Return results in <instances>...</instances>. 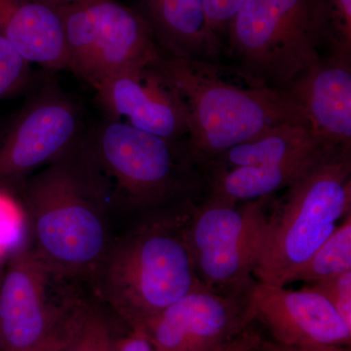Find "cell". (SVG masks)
I'll return each instance as SVG.
<instances>
[{"label":"cell","mask_w":351,"mask_h":351,"mask_svg":"<svg viewBox=\"0 0 351 351\" xmlns=\"http://www.w3.org/2000/svg\"><path fill=\"white\" fill-rule=\"evenodd\" d=\"M16 189L27 244L50 276L91 281L114 237L108 216L112 193L88 154L84 136Z\"/></svg>","instance_id":"cell-1"},{"label":"cell","mask_w":351,"mask_h":351,"mask_svg":"<svg viewBox=\"0 0 351 351\" xmlns=\"http://www.w3.org/2000/svg\"><path fill=\"white\" fill-rule=\"evenodd\" d=\"M158 66L184 103L186 147L195 163L206 166L223 152L281 124L309 125L285 90L256 82L246 86L228 82L206 61L163 56Z\"/></svg>","instance_id":"cell-2"},{"label":"cell","mask_w":351,"mask_h":351,"mask_svg":"<svg viewBox=\"0 0 351 351\" xmlns=\"http://www.w3.org/2000/svg\"><path fill=\"white\" fill-rule=\"evenodd\" d=\"M186 217L157 215L113 239L92 278L101 299L134 330L203 286L184 237Z\"/></svg>","instance_id":"cell-3"},{"label":"cell","mask_w":351,"mask_h":351,"mask_svg":"<svg viewBox=\"0 0 351 351\" xmlns=\"http://www.w3.org/2000/svg\"><path fill=\"white\" fill-rule=\"evenodd\" d=\"M351 145H331L270 208L254 276L285 287L351 213Z\"/></svg>","instance_id":"cell-4"},{"label":"cell","mask_w":351,"mask_h":351,"mask_svg":"<svg viewBox=\"0 0 351 351\" xmlns=\"http://www.w3.org/2000/svg\"><path fill=\"white\" fill-rule=\"evenodd\" d=\"M226 34L240 75L286 90L320 59L326 39L323 0H244Z\"/></svg>","instance_id":"cell-5"},{"label":"cell","mask_w":351,"mask_h":351,"mask_svg":"<svg viewBox=\"0 0 351 351\" xmlns=\"http://www.w3.org/2000/svg\"><path fill=\"white\" fill-rule=\"evenodd\" d=\"M84 144L108 182L112 202L154 209L191 186L188 169L193 160L180 143L107 119L84 136Z\"/></svg>","instance_id":"cell-6"},{"label":"cell","mask_w":351,"mask_h":351,"mask_svg":"<svg viewBox=\"0 0 351 351\" xmlns=\"http://www.w3.org/2000/svg\"><path fill=\"white\" fill-rule=\"evenodd\" d=\"M272 196L241 204L210 199L186 213L184 237L198 279L217 294L244 298L256 281Z\"/></svg>","instance_id":"cell-7"},{"label":"cell","mask_w":351,"mask_h":351,"mask_svg":"<svg viewBox=\"0 0 351 351\" xmlns=\"http://www.w3.org/2000/svg\"><path fill=\"white\" fill-rule=\"evenodd\" d=\"M69 71L95 88L124 71L157 63L163 55L142 14L115 0H82L57 7Z\"/></svg>","instance_id":"cell-8"},{"label":"cell","mask_w":351,"mask_h":351,"mask_svg":"<svg viewBox=\"0 0 351 351\" xmlns=\"http://www.w3.org/2000/svg\"><path fill=\"white\" fill-rule=\"evenodd\" d=\"M75 101L48 82L27 101L0 141V189H15L34 171L64 156L83 138Z\"/></svg>","instance_id":"cell-9"},{"label":"cell","mask_w":351,"mask_h":351,"mask_svg":"<svg viewBox=\"0 0 351 351\" xmlns=\"http://www.w3.org/2000/svg\"><path fill=\"white\" fill-rule=\"evenodd\" d=\"M0 282V351H29L63 336L75 304L64 309L49 300L48 270L25 241L9 256Z\"/></svg>","instance_id":"cell-10"},{"label":"cell","mask_w":351,"mask_h":351,"mask_svg":"<svg viewBox=\"0 0 351 351\" xmlns=\"http://www.w3.org/2000/svg\"><path fill=\"white\" fill-rule=\"evenodd\" d=\"M258 319L284 345L330 348L350 341L351 329L323 295L255 282L244 297V320Z\"/></svg>","instance_id":"cell-11"},{"label":"cell","mask_w":351,"mask_h":351,"mask_svg":"<svg viewBox=\"0 0 351 351\" xmlns=\"http://www.w3.org/2000/svg\"><path fill=\"white\" fill-rule=\"evenodd\" d=\"M158 62L110 76L94 89L108 119H125L135 128L180 143L188 137L186 108Z\"/></svg>","instance_id":"cell-12"},{"label":"cell","mask_w":351,"mask_h":351,"mask_svg":"<svg viewBox=\"0 0 351 351\" xmlns=\"http://www.w3.org/2000/svg\"><path fill=\"white\" fill-rule=\"evenodd\" d=\"M244 320V298L195 289L137 329L159 351H209Z\"/></svg>","instance_id":"cell-13"},{"label":"cell","mask_w":351,"mask_h":351,"mask_svg":"<svg viewBox=\"0 0 351 351\" xmlns=\"http://www.w3.org/2000/svg\"><path fill=\"white\" fill-rule=\"evenodd\" d=\"M285 91L327 144L351 145L350 57L320 58Z\"/></svg>","instance_id":"cell-14"},{"label":"cell","mask_w":351,"mask_h":351,"mask_svg":"<svg viewBox=\"0 0 351 351\" xmlns=\"http://www.w3.org/2000/svg\"><path fill=\"white\" fill-rule=\"evenodd\" d=\"M0 34L29 64L68 69L63 22L57 7L38 0H0Z\"/></svg>","instance_id":"cell-15"},{"label":"cell","mask_w":351,"mask_h":351,"mask_svg":"<svg viewBox=\"0 0 351 351\" xmlns=\"http://www.w3.org/2000/svg\"><path fill=\"white\" fill-rule=\"evenodd\" d=\"M157 43L170 57L206 61L221 50L210 29L201 0H141Z\"/></svg>","instance_id":"cell-16"},{"label":"cell","mask_w":351,"mask_h":351,"mask_svg":"<svg viewBox=\"0 0 351 351\" xmlns=\"http://www.w3.org/2000/svg\"><path fill=\"white\" fill-rule=\"evenodd\" d=\"M329 145L308 124L285 123L260 137L235 145L207 164L210 172L247 166L293 162L313 156Z\"/></svg>","instance_id":"cell-17"},{"label":"cell","mask_w":351,"mask_h":351,"mask_svg":"<svg viewBox=\"0 0 351 351\" xmlns=\"http://www.w3.org/2000/svg\"><path fill=\"white\" fill-rule=\"evenodd\" d=\"M329 147L293 162L210 172L207 198L237 204L274 195L280 189L288 188Z\"/></svg>","instance_id":"cell-18"},{"label":"cell","mask_w":351,"mask_h":351,"mask_svg":"<svg viewBox=\"0 0 351 351\" xmlns=\"http://www.w3.org/2000/svg\"><path fill=\"white\" fill-rule=\"evenodd\" d=\"M112 323L100 308L77 302L71 309L59 351H117Z\"/></svg>","instance_id":"cell-19"},{"label":"cell","mask_w":351,"mask_h":351,"mask_svg":"<svg viewBox=\"0 0 351 351\" xmlns=\"http://www.w3.org/2000/svg\"><path fill=\"white\" fill-rule=\"evenodd\" d=\"M351 270V213L337 226L334 232L317 249L308 261L295 272L291 283L304 281L308 284L332 278Z\"/></svg>","instance_id":"cell-20"},{"label":"cell","mask_w":351,"mask_h":351,"mask_svg":"<svg viewBox=\"0 0 351 351\" xmlns=\"http://www.w3.org/2000/svg\"><path fill=\"white\" fill-rule=\"evenodd\" d=\"M27 241V221L20 203L0 189V258L10 256Z\"/></svg>","instance_id":"cell-21"},{"label":"cell","mask_w":351,"mask_h":351,"mask_svg":"<svg viewBox=\"0 0 351 351\" xmlns=\"http://www.w3.org/2000/svg\"><path fill=\"white\" fill-rule=\"evenodd\" d=\"M29 64L0 34V100L27 88L32 80Z\"/></svg>","instance_id":"cell-22"},{"label":"cell","mask_w":351,"mask_h":351,"mask_svg":"<svg viewBox=\"0 0 351 351\" xmlns=\"http://www.w3.org/2000/svg\"><path fill=\"white\" fill-rule=\"evenodd\" d=\"M326 39L332 54L351 56V0H323Z\"/></svg>","instance_id":"cell-23"},{"label":"cell","mask_w":351,"mask_h":351,"mask_svg":"<svg viewBox=\"0 0 351 351\" xmlns=\"http://www.w3.org/2000/svg\"><path fill=\"white\" fill-rule=\"evenodd\" d=\"M306 287L323 295L351 329V270Z\"/></svg>","instance_id":"cell-24"},{"label":"cell","mask_w":351,"mask_h":351,"mask_svg":"<svg viewBox=\"0 0 351 351\" xmlns=\"http://www.w3.org/2000/svg\"><path fill=\"white\" fill-rule=\"evenodd\" d=\"M210 29L216 36L226 34L228 25L244 0H201Z\"/></svg>","instance_id":"cell-25"},{"label":"cell","mask_w":351,"mask_h":351,"mask_svg":"<svg viewBox=\"0 0 351 351\" xmlns=\"http://www.w3.org/2000/svg\"><path fill=\"white\" fill-rule=\"evenodd\" d=\"M117 351H152V343L142 332L135 330L129 338L117 341Z\"/></svg>","instance_id":"cell-26"},{"label":"cell","mask_w":351,"mask_h":351,"mask_svg":"<svg viewBox=\"0 0 351 351\" xmlns=\"http://www.w3.org/2000/svg\"><path fill=\"white\" fill-rule=\"evenodd\" d=\"M256 345L253 339H239L237 341H232L228 345H219L209 351H250L252 348Z\"/></svg>","instance_id":"cell-27"},{"label":"cell","mask_w":351,"mask_h":351,"mask_svg":"<svg viewBox=\"0 0 351 351\" xmlns=\"http://www.w3.org/2000/svg\"><path fill=\"white\" fill-rule=\"evenodd\" d=\"M64 337H60V338L55 339L54 341H50L47 345L40 346V348H36V350H29V351H59L60 348H62L64 343Z\"/></svg>","instance_id":"cell-28"},{"label":"cell","mask_w":351,"mask_h":351,"mask_svg":"<svg viewBox=\"0 0 351 351\" xmlns=\"http://www.w3.org/2000/svg\"><path fill=\"white\" fill-rule=\"evenodd\" d=\"M38 1L43 2V3L48 4V5L60 7L75 3V2L82 1V0H38Z\"/></svg>","instance_id":"cell-29"},{"label":"cell","mask_w":351,"mask_h":351,"mask_svg":"<svg viewBox=\"0 0 351 351\" xmlns=\"http://www.w3.org/2000/svg\"><path fill=\"white\" fill-rule=\"evenodd\" d=\"M285 351H338L335 350L334 346H330V348H300L299 350H293L290 348L289 350Z\"/></svg>","instance_id":"cell-30"},{"label":"cell","mask_w":351,"mask_h":351,"mask_svg":"<svg viewBox=\"0 0 351 351\" xmlns=\"http://www.w3.org/2000/svg\"><path fill=\"white\" fill-rule=\"evenodd\" d=\"M0 346H1V341H0Z\"/></svg>","instance_id":"cell-31"},{"label":"cell","mask_w":351,"mask_h":351,"mask_svg":"<svg viewBox=\"0 0 351 351\" xmlns=\"http://www.w3.org/2000/svg\"><path fill=\"white\" fill-rule=\"evenodd\" d=\"M0 260H1V258H0ZM0 282H1V279H0Z\"/></svg>","instance_id":"cell-32"},{"label":"cell","mask_w":351,"mask_h":351,"mask_svg":"<svg viewBox=\"0 0 351 351\" xmlns=\"http://www.w3.org/2000/svg\"><path fill=\"white\" fill-rule=\"evenodd\" d=\"M0 133H1V129H0Z\"/></svg>","instance_id":"cell-33"}]
</instances>
